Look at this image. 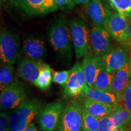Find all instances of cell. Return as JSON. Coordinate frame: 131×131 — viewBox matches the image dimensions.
I'll return each mask as SVG.
<instances>
[{
    "mask_svg": "<svg viewBox=\"0 0 131 131\" xmlns=\"http://www.w3.org/2000/svg\"><path fill=\"white\" fill-rule=\"evenodd\" d=\"M49 41L60 61L66 65L72 59L73 42L70 27L63 16L55 18L49 30Z\"/></svg>",
    "mask_w": 131,
    "mask_h": 131,
    "instance_id": "6da1fadb",
    "label": "cell"
},
{
    "mask_svg": "<svg viewBox=\"0 0 131 131\" xmlns=\"http://www.w3.org/2000/svg\"><path fill=\"white\" fill-rule=\"evenodd\" d=\"M44 107V103L39 98H27L11 115L7 131H24L33 121L38 119Z\"/></svg>",
    "mask_w": 131,
    "mask_h": 131,
    "instance_id": "7a4b0ae2",
    "label": "cell"
},
{
    "mask_svg": "<svg viewBox=\"0 0 131 131\" xmlns=\"http://www.w3.org/2000/svg\"><path fill=\"white\" fill-rule=\"evenodd\" d=\"M83 104L78 100L69 101L61 115L57 129L58 131H83Z\"/></svg>",
    "mask_w": 131,
    "mask_h": 131,
    "instance_id": "3957f363",
    "label": "cell"
},
{
    "mask_svg": "<svg viewBox=\"0 0 131 131\" xmlns=\"http://www.w3.org/2000/svg\"><path fill=\"white\" fill-rule=\"evenodd\" d=\"M20 39L10 29H1L0 34V60L1 64H14L18 60Z\"/></svg>",
    "mask_w": 131,
    "mask_h": 131,
    "instance_id": "277c9868",
    "label": "cell"
},
{
    "mask_svg": "<svg viewBox=\"0 0 131 131\" xmlns=\"http://www.w3.org/2000/svg\"><path fill=\"white\" fill-rule=\"evenodd\" d=\"M30 89L26 84L16 79L3 91L0 95L1 110L15 109L27 98Z\"/></svg>",
    "mask_w": 131,
    "mask_h": 131,
    "instance_id": "5b68a950",
    "label": "cell"
},
{
    "mask_svg": "<svg viewBox=\"0 0 131 131\" xmlns=\"http://www.w3.org/2000/svg\"><path fill=\"white\" fill-rule=\"evenodd\" d=\"M70 32L75 55L78 58L85 57L89 53L90 32L88 26L81 19L74 18L70 21Z\"/></svg>",
    "mask_w": 131,
    "mask_h": 131,
    "instance_id": "8992f818",
    "label": "cell"
},
{
    "mask_svg": "<svg viewBox=\"0 0 131 131\" xmlns=\"http://www.w3.org/2000/svg\"><path fill=\"white\" fill-rule=\"evenodd\" d=\"M66 106V100L64 98L57 100L47 104L37 119L40 130H55Z\"/></svg>",
    "mask_w": 131,
    "mask_h": 131,
    "instance_id": "52a82bcc",
    "label": "cell"
},
{
    "mask_svg": "<svg viewBox=\"0 0 131 131\" xmlns=\"http://www.w3.org/2000/svg\"><path fill=\"white\" fill-rule=\"evenodd\" d=\"M70 71L68 81L63 86L64 95L66 98H79L83 95V90L87 84L82 63L75 64Z\"/></svg>",
    "mask_w": 131,
    "mask_h": 131,
    "instance_id": "ba28073f",
    "label": "cell"
},
{
    "mask_svg": "<svg viewBox=\"0 0 131 131\" xmlns=\"http://www.w3.org/2000/svg\"><path fill=\"white\" fill-rule=\"evenodd\" d=\"M106 29L113 39L123 47L129 49L128 18L117 12H115L111 16Z\"/></svg>",
    "mask_w": 131,
    "mask_h": 131,
    "instance_id": "9c48e42d",
    "label": "cell"
},
{
    "mask_svg": "<svg viewBox=\"0 0 131 131\" xmlns=\"http://www.w3.org/2000/svg\"><path fill=\"white\" fill-rule=\"evenodd\" d=\"M85 10L87 15L96 27L106 28L112 15V9L106 0H91Z\"/></svg>",
    "mask_w": 131,
    "mask_h": 131,
    "instance_id": "30bf717a",
    "label": "cell"
},
{
    "mask_svg": "<svg viewBox=\"0 0 131 131\" xmlns=\"http://www.w3.org/2000/svg\"><path fill=\"white\" fill-rule=\"evenodd\" d=\"M14 4L30 16L45 15L58 9L55 0H14Z\"/></svg>",
    "mask_w": 131,
    "mask_h": 131,
    "instance_id": "8fae6325",
    "label": "cell"
},
{
    "mask_svg": "<svg viewBox=\"0 0 131 131\" xmlns=\"http://www.w3.org/2000/svg\"><path fill=\"white\" fill-rule=\"evenodd\" d=\"M111 36L105 27L94 26L90 32V46L92 53L103 57L113 48Z\"/></svg>",
    "mask_w": 131,
    "mask_h": 131,
    "instance_id": "7c38bea8",
    "label": "cell"
},
{
    "mask_svg": "<svg viewBox=\"0 0 131 131\" xmlns=\"http://www.w3.org/2000/svg\"><path fill=\"white\" fill-rule=\"evenodd\" d=\"M46 52L45 42L41 37L33 35L24 37L22 47V53L24 57L37 61H42Z\"/></svg>",
    "mask_w": 131,
    "mask_h": 131,
    "instance_id": "4fadbf2b",
    "label": "cell"
},
{
    "mask_svg": "<svg viewBox=\"0 0 131 131\" xmlns=\"http://www.w3.org/2000/svg\"><path fill=\"white\" fill-rule=\"evenodd\" d=\"M44 62L32 59L21 58L18 64L17 74L21 78L35 85Z\"/></svg>",
    "mask_w": 131,
    "mask_h": 131,
    "instance_id": "5bb4252c",
    "label": "cell"
},
{
    "mask_svg": "<svg viewBox=\"0 0 131 131\" xmlns=\"http://www.w3.org/2000/svg\"><path fill=\"white\" fill-rule=\"evenodd\" d=\"M103 63L109 72H115L122 68L129 60V54L123 47L113 48L102 57Z\"/></svg>",
    "mask_w": 131,
    "mask_h": 131,
    "instance_id": "9a60e30c",
    "label": "cell"
},
{
    "mask_svg": "<svg viewBox=\"0 0 131 131\" xmlns=\"http://www.w3.org/2000/svg\"><path fill=\"white\" fill-rule=\"evenodd\" d=\"M82 66L86 76L87 84L90 88H93L98 73L104 67L102 57L96 56L92 53H88L82 61Z\"/></svg>",
    "mask_w": 131,
    "mask_h": 131,
    "instance_id": "2e32d148",
    "label": "cell"
},
{
    "mask_svg": "<svg viewBox=\"0 0 131 131\" xmlns=\"http://www.w3.org/2000/svg\"><path fill=\"white\" fill-rule=\"evenodd\" d=\"M84 98L98 102L111 104H118L120 100V95L111 91H104L90 88L86 84L83 90Z\"/></svg>",
    "mask_w": 131,
    "mask_h": 131,
    "instance_id": "e0dca14e",
    "label": "cell"
},
{
    "mask_svg": "<svg viewBox=\"0 0 131 131\" xmlns=\"http://www.w3.org/2000/svg\"><path fill=\"white\" fill-rule=\"evenodd\" d=\"M130 80V66L128 61L122 68L115 72L110 91L121 96Z\"/></svg>",
    "mask_w": 131,
    "mask_h": 131,
    "instance_id": "ac0fdd59",
    "label": "cell"
},
{
    "mask_svg": "<svg viewBox=\"0 0 131 131\" xmlns=\"http://www.w3.org/2000/svg\"><path fill=\"white\" fill-rule=\"evenodd\" d=\"M115 128H121L126 130L131 126V111L119 104H115L110 114Z\"/></svg>",
    "mask_w": 131,
    "mask_h": 131,
    "instance_id": "d6986e66",
    "label": "cell"
},
{
    "mask_svg": "<svg viewBox=\"0 0 131 131\" xmlns=\"http://www.w3.org/2000/svg\"><path fill=\"white\" fill-rule=\"evenodd\" d=\"M81 102L83 103V107L88 112L99 119L109 115L115 106L114 104L98 102L84 97Z\"/></svg>",
    "mask_w": 131,
    "mask_h": 131,
    "instance_id": "ffe728a7",
    "label": "cell"
},
{
    "mask_svg": "<svg viewBox=\"0 0 131 131\" xmlns=\"http://www.w3.org/2000/svg\"><path fill=\"white\" fill-rule=\"evenodd\" d=\"M52 81V70L50 66L44 63L35 86L41 91H46L50 88Z\"/></svg>",
    "mask_w": 131,
    "mask_h": 131,
    "instance_id": "44dd1931",
    "label": "cell"
},
{
    "mask_svg": "<svg viewBox=\"0 0 131 131\" xmlns=\"http://www.w3.org/2000/svg\"><path fill=\"white\" fill-rule=\"evenodd\" d=\"M114 74L115 72H108L104 66L98 73L93 88L100 91H110Z\"/></svg>",
    "mask_w": 131,
    "mask_h": 131,
    "instance_id": "7402d4cb",
    "label": "cell"
},
{
    "mask_svg": "<svg viewBox=\"0 0 131 131\" xmlns=\"http://www.w3.org/2000/svg\"><path fill=\"white\" fill-rule=\"evenodd\" d=\"M17 79L16 71L12 64H1L0 69V89L1 91L12 84Z\"/></svg>",
    "mask_w": 131,
    "mask_h": 131,
    "instance_id": "603a6c76",
    "label": "cell"
},
{
    "mask_svg": "<svg viewBox=\"0 0 131 131\" xmlns=\"http://www.w3.org/2000/svg\"><path fill=\"white\" fill-rule=\"evenodd\" d=\"M100 126V119L83 109V131H98Z\"/></svg>",
    "mask_w": 131,
    "mask_h": 131,
    "instance_id": "cb8c5ba5",
    "label": "cell"
},
{
    "mask_svg": "<svg viewBox=\"0 0 131 131\" xmlns=\"http://www.w3.org/2000/svg\"><path fill=\"white\" fill-rule=\"evenodd\" d=\"M110 5L118 13L131 18V0H110Z\"/></svg>",
    "mask_w": 131,
    "mask_h": 131,
    "instance_id": "d4e9b609",
    "label": "cell"
},
{
    "mask_svg": "<svg viewBox=\"0 0 131 131\" xmlns=\"http://www.w3.org/2000/svg\"><path fill=\"white\" fill-rule=\"evenodd\" d=\"M70 75V70L52 71V80L53 83L64 86L68 81Z\"/></svg>",
    "mask_w": 131,
    "mask_h": 131,
    "instance_id": "484cf974",
    "label": "cell"
},
{
    "mask_svg": "<svg viewBox=\"0 0 131 131\" xmlns=\"http://www.w3.org/2000/svg\"><path fill=\"white\" fill-rule=\"evenodd\" d=\"M119 102H122L123 107L131 111V80L121 95Z\"/></svg>",
    "mask_w": 131,
    "mask_h": 131,
    "instance_id": "4316f807",
    "label": "cell"
},
{
    "mask_svg": "<svg viewBox=\"0 0 131 131\" xmlns=\"http://www.w3.org/2000/svg\"><path fill=\"white\" fill-rule=\"evenodd\" d=\"M114 128L109 115L100 119V126L98 131H113Z\"/></svg>",
    "mask_w": 131,
    "mask_h": 131,
    "instance_id": "83f0119b",
    "label": "cell"
},
{
    "mask_svg": "<svg viewBox=\"0 0 131 131\" xmlns=\"http://www.w3.org/2000/svg\"><path fill=\"white\" fill-rule=\"evenodd\" d=\"M10 112L2 111L0 114V131H7L10 119L11 117Z\"/></svg>",
    "mask_w": 131,
    "mask_h": 131,
    "instance_id": "f1b7e54d",
    "label": "cell"
},
{
    "mask_svg": "<svg viewBox=\"0 0 131 131\" xmlns=\"http://www.w3.org/2000/svg\"><path fill=\"white\" fill-rule=\"evenodd\" d=\"M55 1L58 8L63 11L72 9L75 5L73 0H55Z\"/></svg>",
    "mask_w": 131,
    "mask_h": 131,
    "instance_id": "f546056e",
    "label": "cell"
},
{
    "mask_svg": "<svg viewBox=\"0 0 131 131\" xmlns=\"http://www.w3.org/2000/svg\"><path fill=\"white\" fill-rule=\"evenodd\" d=\"M91 0H73L75 4L87 5Z\"/></svg>",
    "mask_w": 131,
    "mask_h": 131,
    "instance_id": "4dcf8cb0",
    "label": "cell"
},
{
    "mask_svg": "<svg viewBox=\"0 0 131 131\" xmlns=\"http://www.w3.org/2000/svg\"><path fill=\"white\" fill-rule=\"evenodd\" d=\"M129 19V49L131 50V18H128Z\"/></svg>",
    "mask_w": 131,
    "mask_h": 131,
    "instance_id": "1f68e13d",
    "label": "cell"
},
{
    "mask_svg": "<svg viewBox=\"0 0 131 131\" xmlns=\"http://www.w3.org/2000/svg\"><path fill=\"white\" fill-rule=\"evenodd\" d=\"M24 131H38V130L37 127H36L35 124L34 123H32Z\"/></svg>",
    "mask_w": 131,
    "mask_h": 131,
    "instance_id": "d6a6232c",
    "label": "cell"
},
{
    "mask_svg": "<svg viewBox=\"0 0 131 131\" xmlns=\"http://www.w3.org/2000/svg\"><path fill=\"white\" fill-rule=\"evenodd\" d=\"M129 66H130V77H131V50L130 52V53H129Z\"/></svg>",
    "mask_w": 131,
    "mask_h": 131,
    "instance_id": "836d02e7",
    "label": "cell"
},
{
    "mask_svg": "<svg viewBox=\"0 0 131 131\" xmlns=\"http://www.w3.org/2000/svg\"><path fill=\"white\" fill-rule=\"evenodd\" d=\"M113 131H125L124 129H121V128H118V127H117V128H114Z\"/></svg>",
    "mask_w": 131,
    "mask_h": 131,
    "instance_id": "e575fe53",
    "label": "cell"
},
{
    "mask_svg": "<svg viewBox=\"0 0 131 131\" xmlns=\"http://www.w3.org/2000/svg\"><path fill=\"white\" fill-rule=\"evenodd\" d=\"M125 131H131V127H130V128L126 129V130Z\"/></svg>",
    "mask_w": 131,
    "mask_h": 131,
    "instance_id": "d590c367",
    "label": "cell"
},
{
    "mask_svg": "<svg viewBox=\"0 0 131 131\" xmlns=\"http://www.w3.org/2000/svg\"><path fill=\"white\" fill-rule=\"evenodd\" d=\"M109 1H110V0H109Z\"/></svg>",
    "mask_w": 131,
    "mask_h": 131,
    "instance_id": "8d00e7d4",
    "label": "cell"
}]
</instances>
